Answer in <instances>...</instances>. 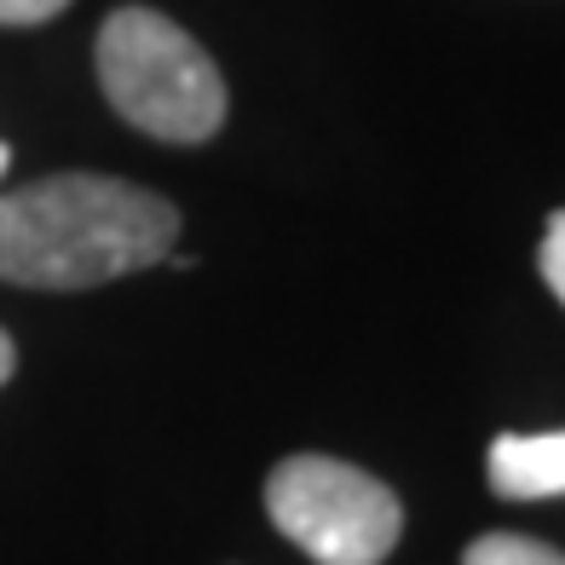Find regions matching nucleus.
Returning <instances> with one entry per match:
<instances>
[{
	"label": "nucleus",
	"instance_id": "nucleus-4",
	"mask_svg": "<svg viewBox=\"0 0 565 565\" xmlns=\"http://www.w3.org/2000/svg\"><path fill=\"white\" fill-rule=\"evenodd\" d=\"M491 484L513 502L565 497V427L559 433H502L491 445Z\"/></svg>",
	"mask_w": 565,
	"mask_h": 565
},
{
	"label": "nucleus",
	"instance_id": "nucleus-1",
	"mask_svg": "<svg viewBox=\"0 0 565 565\" xmlns=\"http://www.w3.org/2000/svg\"><path fill=\"white\" fill-rule=\"evenodd\" d=\"M179 237L173 202L105 173H58L0 196V282L93 289L157 266Z\"/></svg>",
	"mask_w": 565,
	"mask_h": 565
},
{
	"label": "nucleus",
	"instance_id": "nucleus-5",
	"mask_svg": "<svg viewBox=\"0 0 565 565\" xmlns=\"http://www.w3.org/2000/svg\"><path fill=\"white\" fill-rule=\"evenodd\" d=\"M461 565H565V554L531 543V536H513V531H491L461 554Z\"/></svg>",
	"mask_w": 565,
	"mask_h": 565
},
{
	"label": "nucleus",
	"instance_id": "nucleus-9",
	"mask_svg": "<svg viewBox=\"0 0 565 565\" xmlns=\"http://www.w3.org/2000/svg\"><path fill=\"white\" fill-rule=\"evenodd\" d=\"M7 162H12V150H7V145H0V173H7Z\"/></svg>",
	"mask_w": 565,
	"mask_h": 565
},
{
	"label": "nucleus",
	"instance_id": "nucleus-2",
	"mask_svg": "<svg viewBox=\"0 0 565 565\" xmlns=\"http://www.w3.org/2000/svg\"><path fill=\"white\" fill-rule=\"evenodd\" d=\"M98 82L121 121L168 145H196L220 134L225 82L214 58L150 7H121L98 30Z\"/></svg>",
	"mask_w": 565,
	"mask_h": 565
},
{
	"label": "nucleus",
	"instance_id": "nucleus-8",
	"mask_svg": "<svg viewBox=\"0 0 565 565\" xmlns=\"http://www.w3.org/2000/svg\"><path fill=\"white\" fill-rule=\"evenodd\" d=\"M12 370H18V352H12V335L0 329V381H7Z\"/></svg>",
	"mask_w": 565,
	"mask_h": 565
},
{
	"label": "nucleus",
	"instance_id": "nucleus-6",
	"mask_svg": "<svg viewBox=\"0 0 565 565\" xmlns=\"http://www.w3.org/2000/svg\"><path fill=\"white\" fill-rule=\"evenodd\" d=\"M543 277H548V289L565 300V214L548 220V237H543Z\"/></svg>",
	"mask_w": 565,
	"mask_h": 565
},
{
	"label": "nucleus",
	"instance_id": "nucleus-3",
	"mask_svg": "<svg viewBox=\"0 0 565 565\" xmlns=\"http://www.w3.org/2000/svg\"><path fill=\"white\" fill-rule=\"evenodd\" d=\"M266 513L318 565H381L404 531L387 484L335 456H289L266 479Z\"/></svg>",
	"mask_w": 565,
	"mask_h": 565
},
{
	"label": "nucleus",
	"instance_id": "nucleus-7",
	"mask_svg": "<svg viewBox=\"0 0 565 565\" xmlns=\"http://www.w3.org/2000/svg\"><path fill=\"white\" fill-rule=\"evenodd\" d=\"M70 7V0H0V23H46V18H58Z\"/></svg>",
	"mask_w": 565,
	"mask_h": 565
}]
</instances>
